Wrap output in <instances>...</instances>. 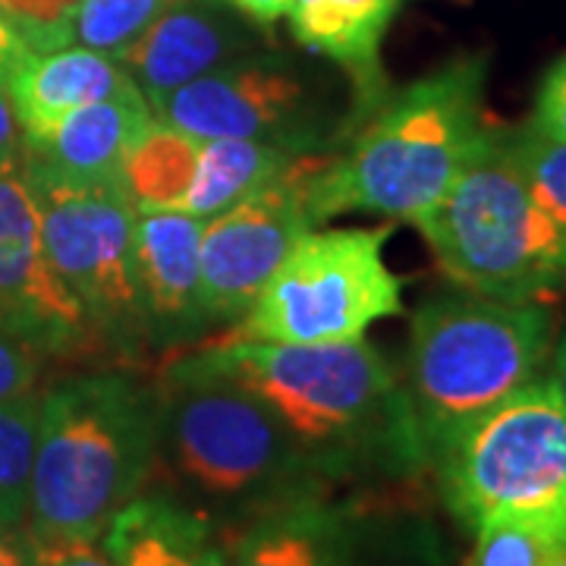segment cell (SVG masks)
Returning <instances> with one entry per match:
<instances>
[{"mask_svg": "<svg viewBox=\"0 0 566 566\" xmlns=\"http://www.w3.org/2000/svg\"><path fill=\"white\" fill-rule=\"evenodd\" d=\"M199 356L249 387L318 482L344 494H416L431 460L403 375L368 340L264 344L221 337Z\"/></svg>", "mask_w": 566, "mask_h": 566, "instance_id": "6da1fadb", "label": "cell"}, {"mask_svg": "<svg viewBox=\"0 0 566 566\" xmlns=\"http://www.w3.org/2000/svg\"><path fill=\"white\" fill-rule=\"evenodd\" d=\"M158 441L145 491L167 494L230 532L308 491H331L305 463L281 419L199 349L155 368Z\"/></svg>", "mask_w": 566, "mask_h": 566, "instance_id": "7a4b0ae2", "label": "cell"}, {"mask_svg": "<svg viewBox=\"0 0 566 566\" xmlns=\"http://www.w3.org/2000/svg\"><path fill=\"white\" fill-rule=\"evenodd\" d=\"M158 441L155 375L92 365L41 390L25 532L35 542L102 538L139 497Z\"/></svg>", "mask_w": 566, "mask_h": 566, "instance_id": "3957f363", "label": "cell"}, {"mask_svg": "<svg viewBox=\"0 0 566 566\" xmlns=\"http://www.w3.org/2000/svg\"><path fill=\"white\" fill-rule=\"evenodd\" d=\"M485 85V54H460L403 88H387L353 136L305 180L312 221L349 211L397 221L424 214L491 123Z\"/></svg>", "mask_w": 566, "mask_h": 566, "instance_id": "277c9868", "label": "cell"}, {"mask_svg": "<svg viewBox=\"0 0 566 566\" xmlns=\"http://www.w3.org/2000/svg\"><path fill=\"white\" fill-rule=\"evenodd\" d=\"M412 223L463 290L504 303L554 305L566 296V227L528 192L501 123H488L450 189Z\"/></svg>", "mask_w": 566, "mask_h": 566, "instance_id": "5b68a950", "label": "cell"}, {"mask_svg": "<svg viewBox=\"0 0 566 566\" xmlns=\"http://www.w3.org/2000/svg\"><path fill=\"white\" fill-rule=\"evenodd\" d=\"M554 349V312L472 290L424 300L409 322L403 387L428 460L447 438L542 378Z\"/></svg>", "mask_w": 566, "mask_h": 566, "instance_id": "8992f818", "label": "cell"}, {"mask_svg": "<svg viewBox=\"0 0 566 566\" xmlns=\"http://www.w3.org/2000/svg\"><path fill=\"white\" fill-rule=\"evenodd\" d=\"M431 475L469 532L513 523L566 542V403L547 371L457 428Z\"/></svg>", "mask_w": 566, "mask_h": 566, "instance_id": "52a82bcc", "label": "cell"}, {"mask_svg": "<svg viewBox=\"0 0 566 566\" xmlns=\"http://www.w3.org/2000/svg\"><path fill=\"white\" fill-rule=\"evenodd\" d=\"M337 66L259 48L151 102V117L192 139H259L296 155H334L363 120Z\"/></svg>", "mask_w": 566, "mask_h": 566, "instance_id": "ba28073f", "label": "cell"}, {"mask_svg": "<svg viewBox=\"0 0 566 566\" xmlns=\"http://www.w3.org/2000/svg\"><path fill=\"white\" fill-rule=\"evenodd\" d=\"M22 174L57 277L85 308L111 363L142 368L148 337L136 277V208L120 186L66 180L29 155H22Z\"/></svg>", "mask_w": 566, "mask_h": 566, "instance_id": "9c48e42d", "label": "cell"}, {"mask_svg": "<svg viewBox=\"0 0 566 566\" xmlns=\"http://www.w3.org/2000/svg\"><path fill=\"white\" fill-rule=\"evenodd\" d=\"M390 227L305 233L230 337L264 344H346L403 312V281L387 268Z\"/></svg>", "mask_w": 566, "mask_h": 566, "instance_id": "30bf717a", "label": "cell"}, {"mask_svg": "<svg viewBox=\"0 0 566 566\" xmlns=\"http://www.w3.org/2000/svg\"><path fill=\"white\" fill-rule=\"evenodd\" d=\"M0 327L44 363L114 365L44 252L39 205L22 164L0 167Z\"/></svg>", "mask_w": 566, "mask_h": 566, "instance_id": "8fae6325", "label": "cell"}, {"mask_svg": "<svg viewBox=\"0 0 566 566\" xmlns=\"http://www.w3.org/2000/svg\"><path fill=\"white\" fill-rule=\"evenodd\" d=\"M322 167L318 164L300 177L264 186L255 196L205 221L199 264L211 327H237L243 322L293 245L318 227L305 205V180Z\"/></svg>", "mask_w": 566, "mask_h": 566, "instance_id": "7c38bea8", "label": "cell"}, {"mask_svg": "<svg viewBox=\"0 0 566 566\" xmlns=\"http://www.w3.org/2000/svg\"><path fill=\"white\" fill-rule=\"evenodd\" d=\"M416 494L308 491L221 532L227 566H375L387 513Z\"/></svg>", "mask_w": 566, "mask_h": 566, "instance_id": "4fadbf2b", "label": "cell"}, {"mask_svg": "<svg viewBox=\"0 0 566 566\" xmlns=\"http://www.w3.org/2000/svg\"><path fill=\"white\" fill-rule=\"evenodd\" d=\"M202 227L186 211H136L133 240L148 353H180L211 331L199 264Z\"/></svg>", "mask_w": 566, "mask_h": 566, "instance_id": "5bb4252c", "label": "cell"}, {"mask_svg": "<svg viewBox=\"0 0 566 566\" xmlns=\"http://www.w3.org/2000/svg\"><path fill=\"white\" fill-rule=\"evenodd\" d=\"M264 41L262 25L245 20L227 0H177L164 7L120 63L151 104L223 63L259 51Z\"/></svg>", "mask_w": 566, "mask_h": 566, "instance_id": "9a60e30c", "label": "cell"}, {"mask_svg": "<svg viewBox=\"0 0 566 566\" xmlns=\"http://www.w3.org/2000/svg\"><path fill=\"white\" fill-rule=\"evenodd\" d=\"M403 0H290V35L308 54L344 73L368 114L385 98L381 44Z\"/></svg>", "mask_w": 566, "mask_h": 566, "instance_id": "2e32d148", "label": "cell"}, {"mask_svg": "<svg viewBox=\"0 0 566 566\" xmlns=\"http://www.w3.org/2000/svg\"><path fill=\"white\" fill-rule=\"evenodd\" d=\"M129 88L139 85L129 80L120 61L82 44H66L48 54H32L10 82L7 95L20 120L22 148H29L48 139L73 111Z\"/></svg>", "mask_w": 566, "mask_h": 566, "instance_id": "e0dca14e", "label": "cell"}, {"mask_svg": "<svg viewBox=\"0 0 566 566\" xmlns=\"http://www.w3.org/2000/svg\"><path fill=\"white\" fill-rule=\"evenodd\" d=\"M148 120L151 107L145 95L139 88H129L73 111L48 139L22 148V155L51 167L66 180L120 186L126 151Z\"/></svg>", "mask_w": 566, "mask_h": 566, "instance_id": "ac0fdd59", "label": "cell"}, {"mask_svg": "<svg viewBox=\"0 0 566 566\" xmlns=\"http://www.w3.org/2000/svg\"><path fill=\"white\" fill-rule=\"evenodd\" d=\"M117 566H227L214 526L158 491H142L102 532Z\"/></svg>", "mask_w": 566, "mask_h": 566, "instance_id": "d6986e66", "label": "cell"}, {"mask_svg": "<svg viewBox=\"0 0 566 566\" xmlns=\"http://www.w3.org/2000/svg\"><path fill=\"white\" fill-rule=\"evenodd\" d=\"M327 158L331 155H296L259 139H205L182 211L211 221L264 186L300 177Z\"/></svg>", "mask_w": 566, "mask_h": 566, "instance_id": "ffe728a7", "label": "cell"}, {"mask_svg": "<svg viewBox=\"0 0 566 566\" xmlns=\"http://www.w3.org/2000/svg\"><path fill=\"white\" fill-rule=\"evenodd\" d=\"M199 145L202 142L158 117L145 123L120 170V189L129 205L136 211H182L196 177Z\"/></svg>", "mask_w": 566, "mask_h": 566, "instance_id": "44dd1931", "label": "cell"}, {"mask_svg": "<svg viewBox=\"0 0 566 566\" xmlns=\"http://www.w3.org/2000/svg\"><path fill=\"white\" fill-rule=\"evenodd\" d=\"M41 390L0 400V526H25Z\"/></svg>", "mask_w": 566, "mask_h": 566, "instance_id": "7402d4cb", "label": "cell"}, {"mask_svg": "<svg viewBox=\"0 0 566 566\" xmlns=\"http://www.w3.org/2000/svg\"><path fill=\"white\" fill-rule=\"evenodd\" d=\"M501 133H504L506 151L520 167L535 202L560 227H566V139L547 136L528 120L516 126L501 123Z\"/></svg>", "mask_w": 566, "mask_h": 566, "instance_id": "603a6c76", "label": "cell"}, {"mask_svg": "<svg viewBox=\"0 0 566 566\" xmlns=\"http://www.w3.org/2000/svg\"><path fill=\"white\" fill-rule=\"evenodd\" d=\"M164 7L167 0H80L73 44L120 61L142 32L161 17Z\"/></svg>", "mask_w": 566, "mask_h": 566, "instance_id": "cb8c5ba5", "label": "cell"}, {"mask_svg": "<svg viewBox=\"0 0 566 566\" xmlns=\"http://www.w3.org/2000/svg\"><path fill=\"white\" fill-rule=\"evenodd\" d=\"M564 545L538 528L497 523L475 532L463 566H554Z\"/></svg>", "mask_w": 566, "mask_h": 566, "instance_id": "d4e9b609", "label": "cell"}, {"mask_svg": "<svg viewBox=\"0 0 566 566\" xmlns=\"http://www.w3.org/2000/svg\"><path fill=\"white\" fill-rule=\"evenodd\" d=\"M0 10L32 54H48L73 44V20L80 0H0Z\"/></svg>", "mask_w": 566, "mask_h": 566, "instance_id": "484cf974", "label": "cell"}, {"mask_svg": "<svg viewBox=\"0 0 566 566\" xmlns=\"http://www.w3.org/2000/svg\"><path fill=\"white\" fill-rule=\"evenodd\" d=\"M375 566H444L431 526L422 520L416 501L394 506L387 513Z\"/></svg>", "mask_w": 566, "mask_h": 566, "instance_id": "4316f807", "label": "cell"}, {"mask_svg": "<svg viewBox=\"0 0 566 566\" xmlns=\"http://www.w3.org/2000/svg\"><path fill=\"white\" fill-rule=\"evenodd\" d=\"M41 371H44V359L39 353L0 327V400L39 390Z\"/></svg>", "mask_w": 566, "mask_h": 566, "instance_id": "83f0119b", "label": "cell"}, {"mask_svg": "<svg viewBox=\"0 0 566 566\" xmlns=\"http://www.w3.org/2000/svg\"><path fill=\"white\" fill-rule=\"evenodd\" d=\"M528 123H535L547 136L566 139V51L542 73Z\"/></svg>", "mask_w": 566, "mask_h": 566, "instance_id": "f1b7e54d", "label": "cell"}, {"mask_svg": "<svg viewBox=\"0 0 566 566\" xmlns=\"http://www.w3.org/2000/svg\"><path fill=\"white\" fill-rule=\"evenodd\" d=\"M35 547H39V566H117L107 554V547L102 545V538L35 542Z\"/></svg>", "mask_w": 566, "mask_h": 566, "instance_id": "f546056e", "label": "cell"}, {"mask_svg": "<svg viewBox=\"0 0 566 566\" xmlns=\"http://www.w3.org/2000/svg\"><path fill=\"white\" fill-rule=\"evenodd\" d=\"M29 57H32L29 44L20 39V32L0 10V88H10V82L17 80V73L29 63Z\"/></svg>", "mask_w": 566, "mask_h": 566, "instance_id": "4dcf8cb0", "label": "cell"}, {"mask_svg": "<svg viewBox=\"0 0 566 566\" xmlns=\"http://www.w3.org/2000/svg\"><path fill=\"white\" fill-rule=\"evenodd\" d=\"M22 164V129L7 88H0V167Z\"/></svg>", "mask_w": 566, "mask_h": 566, "instance_id": "1f68e13d", "label": "cell"}, {"mask_svg": "<svg viewBox=\"0 0 566 566\" xmlns=\"http://www.w3.org/2000/svg\"><path fill=\"white\" fill-rule=\"evenodd\" d=\"M0 566H39V547L25 526H0Z\"/></svg>", "mask_w": 566, "mask_h": 566, "instance_id": "d6a6232c", "label": "cell"}, {"mask_svg": "<svg viewBox=\"0 0 566 566\" xmlns=\"http://www.w3.org/2000/svg\"><path fill=\"white\" fill-rule=\"evenodd\" d=\"M227 3L262 29H271L290 10V0H227Z\"/></svg>", "mask_w": 566, "mask_h": 566, "instance_id": "836d02e7", "label": "cell"}, {"mask_svg": "<svg viewBox=\"0 0 566 566\" xmlns=\"http://www.w3.org/2000/svg\"><path fill=\"white\" fill-rule=\"evenodd\" d=\"M547 378H551V385L557 387L560 400L566 403V327H564V334H560V340H557V344H554V349H551Z\"/></svg>", "mask_w": 566, "mask_h": 566, "instance_id": "e575fe53", "label": "cell"}, {"mask_svg": "<svg viewBox=\"0 0 566 566\" xmlns=\"http://www.w3.org/2000/svg\"><path fill=\"white\" fill-rule=\"evenodd\" d=\"M554 566H566V545H564V551L557 554V560H554Z\"/></svg>", "mask_w": 566, "mask_h": 566, "instance_id": "d590c367", "label": "cell"}, {"mask_svg": "<svg viewBox=\"0 0 566 566\" xmlns=\"http://www.w3.org/2000/svg\"><path fill=\"white\" fill-rule=\"evenodd\" d=\"M167 3H177V0H167Z\"/></svg>", "mask_w": 566, "mask_h": 566, "instance_id": "8d00e7d4", "label": "cell"}]
</instances>
